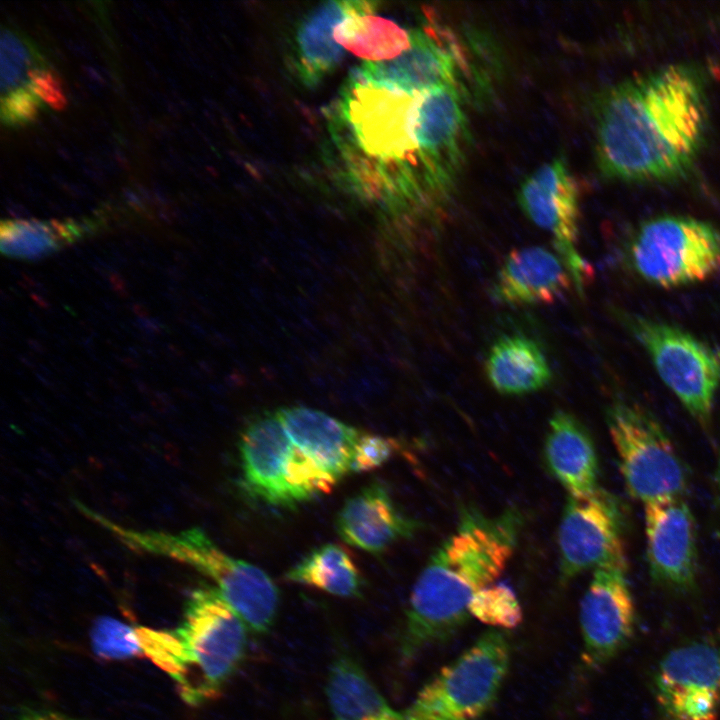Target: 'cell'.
<instances>
[{"mask_svg": "<svg viewBox=\"0 0 720 720\" xmlns=\"http://www.w3.org/2000/svg\"><path fill=\"white\" fill-rule=\"evenodd\" d=\"M596 159L609 178L666 181L690 168L707 124L697 75L673 65L617 83L595 108Z\"/></svg>", "mask_w": 720, "mask_h": 720, "instance_id": "1", "label": "cell"}, {"mask_svg": "<svg viewBox=\"0 0 720 720\" xmlns=\"http://www.w3.org/2000/svg\"><path fill=\"white\" fill-rule=\"evenodd\" d=\"M523 523L516 508L487 515L462 507L455 530L430 555L411 590L399 640L404 662L449 640L468 621L470 601L503 572Z\"/></svg>", "mask_w": 720, "mask_h": 720, "instance_id": "2", "label": "cell"}, {"mask_svg": "<svg viewBox=\"0 0 720 720\" xmlns=\"http://www.w3.org/2000/svg\"><path fill=\"white\" fill-rule=\"evenodd\" d=\"M136 630L143 656L170 676L193 707L221 694L245 656L249 631L211 586L193 590L177 628Z\"/></svg>", "mask_w": 720, "mask_h": 720, "instance_id": "3", "label": "cell"}, {"mask_svg": "<svg viewBox=\"0 0 720 720\" xmlns=\"http://www.w3.org/2000/svg\"><path fill=\"white\" fill-rule=\"evenodd\" d=\"M88 517L130 549L182 562L207 576L249 631L268 632L280 603L279 589L260 567L222 551L200 528L177 533L126 528L90 510Z\"/></svg>", "mask_w": 720, "mask_h": 720, "instance_id": "4", "label": "cell"}, {"mask_svg": "<svg viewBox=\"0 0 720 720\" xmlns=\"http://www.w3.org/2000/svg\"><path fill=\"white\" fill-rule=\"evenodd\" d=\"M239 451L244 486L266 505L293 508L337 485L295 447L277 412H264L246 424Z\"/></svg>", "mask_w": 720, "mask_h": 720, "instance_id": "5", "label": "cell"}, {"mask_svg": "<svg viewBox=\"0 0 720 720\" xmlns=\"http://www.w3.org/2000/svg\"><path fill=\"white\" fill-rule=\"evenodd\" d=\"M510 664L506 635L491 629L424 684L405 720H478L493 705Z\"/></svg>", "mask_w": 720, "mask_h": 720, "instance_id": "6", "label": "cell"}, {"mask_svg": "<svg viewBox=\"0 0 720 720\" xmlns=\"http://www.w3.org/2000/svg\"><path fill=\"white\" fill-rule=\"evenodd\" d=\"M632 270L654 286L697 284L720 272V231L705 221L660 216L642 223L627 248Z\"/></svg>", "mask_w": 720, "mask_h": 720, "instance_id": "7", "label": "cell"}, {"mask_svg": "<svg viewBox=\"0 0 720 720\" xmlns=\"http://www.w3.org/2000/svg\"><path fill=\"white\" fill-rule=\"evenodd\" d=\"M620 320L683 407L703 427L709 426L720 387V351L679 327L650 317L622 313Z\"/></svg>", "mask_w": 720, "mask_h": 720, "instance_id": "8", "label": "cell"}, {"mask_svg": "<svg viewBox=\"0 0 720 720\" xmlns=\"http://www.w3.org/2000/svg\"><path fill=\"white\" fill-rule=\"evenodd\" d=\"M607 425L630 495L648 502L682 497L686 469L671 439L646 409L617 401L608 408Z\"/></svg>", "mask_w": 720, "mask_h": 720, "instance_id": "9", "label": "cell"}, {"mask_svg": "<svg viewBox=\"0 0 720 720\" xmlns=\"http://www.w3.org/2000/svg\"><path fill=\"white\" fill-rule=\"evenodd\" d=\"M415 95L380 88L357 76L341 103L357 145L366 154L398 166L401 185L419 181L414 168L422 169L411 131Z\"/></svg>", "mask_w": 720, "mask_h": 720, "instance_id": "10", "label": "cell"}, {"mask_svg": "<svg viewBox=\"0 0 720 720\" xmlns=\"http://www.w3.org/2000/svg\"><path fill=\"white\" fill-rule=\"evenodd\" d=\"M517 201L528 219L551 235L555 252L582 293L592 269L577 249L579 194L565 158L554 157L527 175L519 185Z\"/></svg>", "mask_w": 720, "mask_h": 720, "instance_id": "11", "label": "cell"}, {"mask_svg": "<svg viewBox=\"0 0 720 720\" xmlns=\"http://www.w3.org/2000/svg\"><path fill=\"white\" fill-rule=\"evenodd\" d=\"M557 545L563 581L588 570L627 564L618 510L601 489L585 497H567Z\"/></svg>", "mask_w": 720, "mask_h": 720, "instance_id": "12", "label": "cell"}, {"mask_svg": "<svg viewBox=\"0 0 720 720\" xmlns=\"http://www.w3.org/2000/svg\"><path fill=\"white\" fill-rule=\"evenodd\" d=\"M655 695L667 720H717L720 644L694 641L669 651L656 671Z\"/></svg>", "mask_w": 720, "mask_h": 720, "instance_id": "13", "label": "cell"}, {"mask_svg": "<svg viewBox=\"0 0 720 720\" xmlns=\"http://www.w3.org/2000/svg\"><path fill=\"white\" fill-rule=\"evenodd\" d=\"M626 568L627 564H617L594 570L581 599V659L589 669H599L609 663L634 634L636 608Z\"/></svg>", "mask_w": 720, "mask_h": 720, "instance_id": "14", "label": "cell"}, {"mask_svg": "<svg viewBox=\"0 0 720 720\" xmlns=\"http://www.w3.org/2000/svg\"><path fill=\"white\" fill-rule=\"evenodd\" d=\"M411 131L421 164L440 184L453 188L465 156L468 126L457 86H442L415 95Z\"/></svg>", "mask_w": 720, "mask_h": 720, "instance_id": "15", "label": "cell"}, {"mask_svg": "<svg viewBox=\"0 0 720 720\" xmlns=\"http://www.w3.org/2000/svg\"><path fill=\"white\" fill-rule=\"evenodd\" d=\"M644 522L652 579L676 591L694 587L698 570L696 525L683 497L644 504Z\"/></svg>", "mask_w": 720, "mask_h": 720, "instance_id": "16", "label": "cell"}, {"mask_svg": "<svg viewBox=\"0 0 720 720\" xmlns=\"http://www.w3.org/2000/svg\"><path fill=\"white\" fill-rule=\"evenodd\" d=\"M459 49L450 38L431 28L412 29L410 47L397 57L364 62L358 77L392 91L418 94L442 86H457L462 67Z\"/></svg>", "mask_w": 720, "mask_h": 720, "instance_id": "17", "label": "cell"}, {"mask_svg": "<svg viewBox=\"0 0 720 720\" xmlns=\"http://www.w3.org/2000/svg\"><path fill=\"white\" fill-rule=\"evenodd\" d=\"M336 531L347 544L371 554L415 535L419 523L402 512L380 482L349 497L336 515Z\"/></svg>", "mask_w": 720, "mask_h": 720, "instance_id": "18", "label": "cell"}, {"mask_svg": "<svg viewBox=\"0 0 720 720\" xmlns=\"http://www.w3.org/2000/svg\"><path fill=\"white\" fill-rule=\"evenodd\" d=\"M570 272L556 252L539 245L511 250L499 268L490 295L497 303L546 305L572 287Z\"/></svg>", "mask_w": 720, "mask_h": 720, "instance_id": "19", "label": "cell"}, {"mask_svg": "<svg viewBox=\"0 0 720 720\" xmlns=\"http://www.w3.org/2000/svg\"><path fill=\"white\" fill-rule=\"evenodd\" d=\"M290 440L336 483L352 472L362 432L322 411L293 406L276 411Z\"/></svg>", "mask_w": 720, "mask_h": 720, "instance_id": "20", "label": "cell"}, {"mask_svg": "<svg viewBox=\"0 0 720 720\" xmlns=\"http://www.w3.org/2000/svg\"><path fill=\"white\" fill-rule=\"evenodd\" d=\"M546 465L570 497H585L598 487V458L592 438L571 413L551 416L544 444Z\"/></svg>", "mask_w": 720, "mask_h": 720, "instance_id": "21", "label": "cell"}, {"mask_svg": "<svg viewBox=\"0 0 720 720\" xmlns=\"http://www.w3.org/2000/svg\"><path fill=\"white\" fill-rule=\"evenodd\" d=\"M489 384L504 395H524L546 387L552 379L541 347L523 335H505L490 347L484 363Z\"/></svg>", "mask_w": 720, "mask_h": 720, "instance_id": "22", "label": "cell"}, {"mask_svg": "<svg viewBox=\"0 0 720 720\" xmlns=\"http://www.w3.org/2000/svg\"><path fill=\"white\" fill-rule=\"evenodd\" d=\"M326 696L333 720H405L355 659L337 656L330 665Z\"/></svg>", "mask_w": 720, "mask_h": 720, "instance_id": "23", "label": "cell"}, {"mask_svg": "<svg viewBox=\"0 0 720 720\" xmlns=\"http://www.w3.org/2000/svg\"><path fill=\"white\" fill-rule=\"evenodd\" d=\"M375 6L373 2L350 1L346 17L335 31L337 43L364 62L393 59L407 50L412 41V29L374 15Z\"/></svg>", "mask_w": 720, "mask_h": 720, "instance_id": "24", "label": "cell"}, {"mask_svg": "<svg viewBox=\"0 0 720 720\" xmlns=\"http://www.w3.org/2000/svg\"><path fill=\"white\" fill-rule=\"evenodd\" d=\"M349 7L350 1L326 2L306 16L299 26L296 36L298 65L305 81H317L345 56V49L335 39V31Z\"/></svg>", "mask_w": 720, "mask_h": 720, "instance_id": "25", "label": "cell"}, {"mask_svg": "<svg viewBox=\"0 0 720 720\" xmlns=\"http://www.w3.org/2000/svg\"><path fill=\"white\" fill-rule=\"evenodd\" d=\"M285 578L341 598L360 597L364 585L351 553L336 543H327L311 551L288 570Z\"/></svg>", "mask_w": 720, "mask_h": 720, "instance_id": "26", "label": "cell"}, {"mask_svg": "<svg viewBox=\"0 0 720 720\" xmlns=\"http://www.w3.org/2000/svg\"><path fill=\"white\" fill-rule=\"evenodd\" d=\"M63 242L57 221L7 220L1 223V248L9 256L40 258Z\"/></svg>", "mask_w": 720, "mask_h": 720, "instance_id": "27", "label": "cell"}, {"mask_svg": "<svg viewBox=\"0 0 720 720\" xmlns=\"http://www.w3.org/2000/svg\"><path fill=\"white\" fill-rule=\"evenodd\" d=\"M468 611L478 621L503 629L517 627L523 618L515 592L504 583H492L478 590L470 601Z\"/></svg>", "mask_w": 720, "mask_h": 720, "instance_id": "28", "label": "cell"}, {"mask_svg": "<svg viewBox=\"0 0 720 720\" xmlns=\"http://www.w3.org/2000/svg\"><path fill=\"white\" fill-rule=\"evenodd\" d=\"M32 43L10 29H3L0 40L1 94L29 83V72L43 66Z\"/></svg>", "mask_w": 720, "mask_h": 720, "instance_id": "29", "label": "cell"}, {"mask_svg": "<svg viewBox=\"0 0 720 720\" xmlns=\"http://www.w3.org/2000/svg\"><path fill=\"white\" fill-rule=\"evenodd\" d=\"M90 641L94 653L105 660L143 656L136 626L110 616H101L95 620L90 631Z\"/></svg>", "mask_w": 720, "mask_h": 720, "instance_id": "30", "label": "cell"}, {"mask_svg": "<svg viewBox=\"0 0 720 720\" xmlns=\"http://www.w3.org/2000/svg\"><path fill=\"white\" fill-rule=\"evenodd\" d=\"M41 104L28 83L1 94V120L9 127L27 125L37 118Z\"/></svg>", "mask_w": 720, "mask_h": 720, "instance_id": "31", "label": "cell"}, {"mask_svg": "<svg viewBox=\"0 0 720 720\" xmlns=\"http://www.w3.org/2000/svg\"><path fill=\"white\" fill-rule=\"evenodd\" d=\"M398 447L391 438L362 432L355 447L352 472H370L381 467L392 458Z\"/></svg>", "mask_w": 720, "mask_h": 720, "instance_id": "32", "label": "cell"}, {"mask_svg": "<svg viewBox=\"0 0 720 720\" xmlns=\"http://www.w3.org/2000/svg\"><path fill=\"white\" fill-rule=\"evenodd\" d=\"M28 78L31 89L42 102L55 110H63L67 106L63 83L56 72L44 65L38 66L29 72Z\"/></svg>", "mask_w": 720, "mask_h": 720, "instance_id": "33", "label": "cell"}, {"mask_svg": "<svg viewBox=\"0 0 720 720\" xmlns=\"http://www.w3.org/2000/svg\"><path fill=\"white\" fill-rule=\"evenodd\" d=\"M16 720H76L63 714L43 710V709H25L16 718Z\"/></svg>", "mask_w": 720, "mask_h": 720, "instance_id": "34", "label": "cell"}, {"mask_svg": "<svg viewBox=\"0 0 720 720\" xmlns=\"http://www.w3.org/2000/svg\"><path fill=\"white\" fill-rule=\"evenodd\" d=\"M716 485H717V491H718V496H719V500H720V453H719V460H718V465H717V470H716Z\"/></svg>", "mask_w": 720, "mask_h": 720, "instance_id": "35", "label": "cell"}]
</instances>
